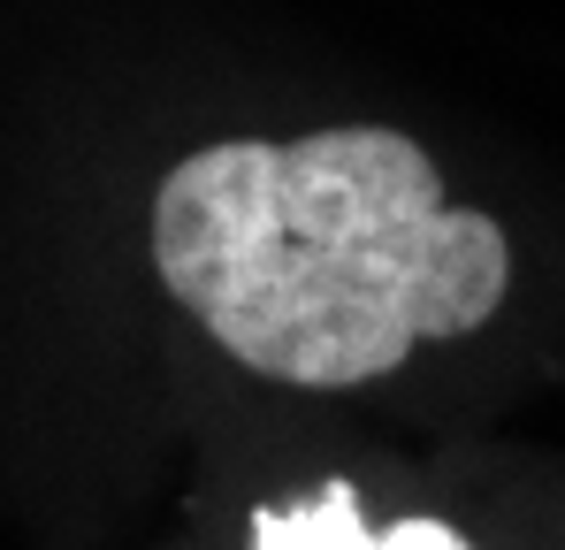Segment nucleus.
Segmentation results:
<instances>
[{"label": "nucleus", "mask_w": 565, "mask_h": 550, "mask_svg": "<svg viewBox=\"0 0 565 550\" xmlns=\"http://www.w3.org/2000/svg\"><path fill=\"white\" fill-rule=\"evenodd\" d=\"M153 261L230 360L298 390L375 382L413 345L467 337L512 283L504 230L451 207L405 130L191 154L161 177Z\"/></svg>", "instance_id": "f257e3e1"}, {"label": "nucleus", "mask_w": 565, "mask_h": 550, "mask_svg": "<svg viewBox=\"0 0 565 550\" xmlns=\"http://www.w3.org/2000/svg\"><path fill=\"white\" fill-rule=\"evenodd\" d=\"M253 550H467L444 520H397L367 536L360 520V489L352 482H329L313 489L306 505H282V512H260L253 520Z\"/></svg>", "instance_id": "f03ea898"}]
</instances>
